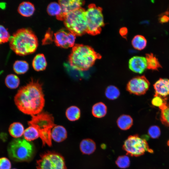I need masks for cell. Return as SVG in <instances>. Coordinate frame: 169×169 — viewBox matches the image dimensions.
I'll use <instances>...</instances> for the list:
<instances>
[{"label": "cell", "mask_w": 169, "mask_h": 169, "mask_svg": "<svg viewBox=\"0 0 169 169\" xmlns=\"http://www.w3.org/2000/svg\"><path fill=\"white\" fill-rule=\"evenodd\" d=\"M18 109L23 113L31 116L42 112L45 100L42 85L38 81L32 80L21 87L14 97Z\"/></svg>", "instance_id": "cell-1"}, {"label": "cell", "mask_w": 169, "mask_h": 169, "mask_svg": "<svg viewBox=\"0 0 169 169\" xmlns=\"http://www.w3.org/2000/svg\"><path fill=\"white\" fill-rule=\"evenodd\" d=\"M100 55L90 46L76 44L73 47L69 56V63L73 69L86 70L91 67Z\"/></svg>", "instance_id": "cell-2"}, {"label": "cell", "mask_w": 169, "mask_h": 169, "mask_svg": "<svg viewBox=\"0 0 169 169\" xmlns=\"http://www.w3.org/2000/svg\"><path fill=\"white\" fill-rule=\"evenodd\" d=\"M9 40L11 49L21 56L34 53L38 45L36 36L28 28H23L17 30L10 37Z\"/></svg>", "instance_id": "cell-3"}, {"label": "cell", "mask_w": 169, "mask_h": 169, "mask_svg": "<svg viewBox=\"0 0 169 169\" xmlns=\"http://www.w3.org/2000/svg\"><path fill=\"white\" fill-rule=\"evenodd\" d=\"M8 156L15 162H29L35 155V149L33 144L24 139L15 138L8 144L7 147Z\"/></svg>", "instance_id": "cell-4"}, {"label": "cell", "mask_w": 169, "mask_h": 169, "mask_svg": "<svg viewBox=\"0 0 169 169\" xmlns=\"http://www.w3.org/2000/svg\"><path fill=\"white\" fill-rule=\"evenodd\" d=\"M31 117V120L28 122V125L34 127L38 130L43 146L47 145L49 146H51V130L56 125L53 116L48 113L41 112Z\"/></svg>", "instance_id": "cell-5"}, {"label": "cell", "mask_w": 169, "mask_h": 169, "mask_svg": "<svg viewBox=\"0 0 169 169\" xmlns=\"http://www.w3.org/2000/svg\"><path fill=\"white\" fill-rule=\"evenodd\" d=\"M85 10L81 8L65 14L63 20L65 26L69 31L76 36L87 33Z\"/></svg>", "instance_id": "cell-6"}, {"label": "cell", "mask_w": 169, "mask_h": 169, "mask_svg": "<svg viewBox=\"0 0 169 169\" xmlns=\"http://www.w3.org/2000/svg\"><path fill=\"white\" fill-rule=\"evenodd\" d=\"M85 18L87 33L91 35L100 33L104 25L101 8L94 4L89 5L85 10Z\"/></svg>", "instance_id": "cell-7"}, {"label": "cell", "mask_w": 169, "mask_h": 169, "mask_svg": "<svg viewBox=\"0 0 169 169\" xmlns=\"http://www.w3.org/2000/svg\"><path fill=\"white\" fill-rule=\"evenodd\" d=\"M123 148L127 154L131 156H138L146 152H153L146 140L136 135L129 136L124 141Z\"/></svg>", "instance_id": "cell-8"}, {"label": "cell", "mask_w": 169, "mask_h": 169, "mask_svg": "<svg viewBox=\"0 0 169 169\" xmlns=\"http://www.w3.org/2000/svg\"><path fill=\"white\" fill-rule=\"evenodd\" d=\"M37 169H67L64 157L59 153L48 151L37 161Z\"/></svg>", "instance_id": "cell-9"}, {"label": "cell", "mask_w": 169, "mask_h": 169, "mask_svg": "<svg viewBox=\"0 0 169 169\" xmlns=\"http://www.w3.org/2000/svg\"><path fill=\"white\" fill-rule=\"evenodd\" d=\"M150 83L144 75L131 79L127 85V90L131 93L137 95L144 94L148 90Z\"/></svg>", "instance_id": "cell-10"}, {"label": "cell", "mask_w": 169, "mask_h": 169, "mask_svg": "<svg viewBox=\"0 0 169 169\" xmlns=\"http://www.w3.org/2000/svg\"><path fill=\"white\" fill-rule=\"evenodd\" d=\"M76 35L68 29H62L54 34V41L60 47L67 48L74 45Z\"/></svg>", "instance_id": "cell-11"}, {"label": "cell", "mask_w": 169, "mask_h": 169, "mask_svg": "<svg viewBox=\"0 0 169 169\" xmlns=\"http://www.w3.org/2000/svg\"><path fill=\"white\" fill-rule=\"evenodd\" d=\"M58 2L62 8V14L57 18L62 21L65 14L82 8L84 3V1L80 0H61Z\"/></svg>", "instance_id": "cell-12"}, {"label": "cell", "mask_w": 169, "mask_h": 169, "mask_svg": "<svg viewBox=\"0 0 169 169\" xmlns=\"http://www.w3.org/2000/svg\"><path fill=\"white\" fill-rule=\"evenodd\" d=\"M129 67L133 72L141 74L147 69V62L145 57L135 56L130 59Z\"/></svg>", "instance_id": "cell-13"}, {"label": "cell", "mask_w": 169, "mask_h": 169, "mask_svg": "<svg viewBox=\"0 0 169 169\" xmlns=\"http://www.w3.org/2000/svg\"><path fill=\"white\" fill-rule=\"evenodd\" d=\"M153 86L155 90L154 95L162 98L169 95V79L160 78L155 83Z\"/></svg>", "instance_id": "cell-14"}, {"label": "cell", "mask_w": 169, "mask_h": 169, "mask_svg": "<svg viewBox=\"0 0 169 169\" xmlns=\"http://www.w3.org/2000/svg\"><path fill=\"white\" fill-rule=\"evenodd\" d=\"M67 133L65 128L60 125H55L51 132V138L57 142H60L67 138Z\"/></svg>", "instance_id": "cell-15"}, {"label": "cell", "mask_w": 169, "mask_h": 169, "mask_svg": "<svg viewBox=\"0 0 169 169\" xmlns=\"http://www.w3.org/2000/svg\"><path fill=\"white\" fill-rule=\"evenodd\" d=\"M80 151L84 154L90 155L94 152L96 148L95 142L90 139L82 140L79 145Z\"/></svg>", "instance_id": "cell-16"}, {"label": "cell", "mask_w": 169, "mask_h": 169, "mask_svg": "<svg viewBox=\"0 0 169 169\" xmlns=\"http://www.w3.org/2000/svg\"><path fill=\"white\" fill-rule=\"evenodd\" d=\"M35 10L34 5L31 3L24 2L19 5L18 11L21 15L25 17H29L32 16Z\"/></svg>", "instance_id": "cell-17"}, {"label": "cell", "mask_w": 169, "mask_h": 169, "mask_svg": "<svg viewBox=\"0 0 169 169\" xmlns=\"http://www.w3.org/2000/svg\"><path fill=\"white\" fill-rule=\"evenodd\" d=\"M23 125L19 122H14L11 124L8 128L10 135L15 138L20 137L24 131Z\"/></svg>", "instance_id": "cell-18"}, {"label": "cell", "mask_w": 169, "mask_h": 169, "mask_svg": "<svg viewBox=\"0 0 169 169\" xmlns=\"http://www.w3.org/2000/svg\"><path fill=\"white\" fill-rule=\"evenodd\" d=\"M47 65V63L44 55L38 54L34 57L32 62L33 69L37 71L45 70Z\"/></svg>", "instance_id": "cell-19"}, {"label": "cell", "mask_w": 169, "mask_h": 169, "mask_svg": "<svg viewBox=\"0 0 169 169\" xmlns=\"http://www.w3.org/2000/svg\"><path fill=\"white\" fill-rule=\"evenodd\" d=\"M133 123V119L131 117L126 115H123L120 116L117 121L118 127L123 130H126L130 129L132 126Z\"/></svg>", "instance_id": "cell-20"}, {"label": "cell", "mask_w": 169, "mask_h": 169, "mask_svg": "<svg viewBox=\"0 0 169 169\" xmlns=\"http://www.w3.org/2000/svg\"><path fill=\"white\" fill-rule=\"evenodd\" d=\"M145 57L147 69L158 70L159 68H162L158 59L152 53L146 54Z\"/></svg>", "instance_id": "cell-21"}, {"label": "cell", "mask_w": 169, "mask_h": 169, "mask_svg": "<svg viewBox=\"0 0 169 169\" xmlns=\"http://www.w3.org/2000/svg\"><path fill=\"white\" fill-rule=\"evenodd\" d=\"M107 108L103 102H99L94 104L92 107V113L95 117L100 118L104 116L106 114Z\"/></svg>", "instance_id": "cell-22"}, {"label": "cell", "mask_w": 169, "mask_h": 169, "mask_svg": "<svg viewBox=\"0 0 169 169\" xmlns=\"http://www.w3.org/2000/svg\"><path fill=\"white\" fill-rule=\"evenodd\" d=\"M159 108L161 110L160 119L162 123L169 127V103L165 100Z\"/></svg>", "instance_id": "cell-23"}, {"label": "cell", "mask_w": 169, "mask_h": 169, "mask_svg": "<svg viewBox=\"0 0 169 169\" xmlns=\"http://www.w3.org/2000/svg\"><path fill=\"white\" fill-rule=\"evenodd\" d=\"M147 40L143 36L137 35L134 36L131 41V44L133 47L138 50L144 49L147 45Z\"/></svg>", "instance_id": "cell-24"}, {"label": "cell", "mask_w": 169, "mask_h": 169, "mask_svg": "<svg viewBox=\"0 0 169 169\" xmlns=\"http://www.w3.org/2000/svg\"><path fill=\"white\" fill-rule=\"evenodd\" d=\"M65 115L69 120L72 121L77 120L80 117V110L76 106H70L67 109Z\"/></svg>", "instance_id": "cell-25"}, {"label": "cell", "mask_w": 169, "mask_h": 169, "mask_svg": "<svg viewBox=\"0 0 169 169\" xmlns=\"http://www.w3.org/2000/svg\"><path fill=\"white\" fill-rule=\"evenodd\" d=\"M23 135L25 140L31 142L39 137L38 131L32 126H29L25 130Z\"/></svg>", "instance_id": "cell-26"}, {"label": "cell", "mask_w": 169, "mask_h": 169, "mask_svg": "<svg viewBox=\"0 0 169 169\" xmlns=\"http://www.w3.org/2000/svg\"><path fill=\"white\" fill-rule=\"evenodd\" d=\"M5 84L7 87L13 89L19 86L20 81L18 77L16 75L10 74L7 75L5 79Z\"/></svg>", "instance_id": "cell-27"}, {"label": "cell", "mask_w": 169, "mask_h": 169, "mask_svg": "<svg viewBox=\"0 0 169 169\" xmlns=\"http://www.w3.org/2000/svg\"><path fill=\"white\" fill-rule=\"evenodd\" d=\"M14 71L17 74H21L26 73L29 69L28 63L24 60H17L13 65Z\"/></svg>", "instance_id": "cell-28"}, {"label": "cell", "mask_w": 169, "mask_h": 169, "mask_svg": "<svg viewBox=\"0 0 169 169\" xmlns=\"http://www.w3.org/2000/svg\"><path fill=\"white\" fill-rule=\"evenodd\" d=\"M48 13L52 16H55L56 18L62 14V9L60 4L56 2L50 3L47 9Z\"/></svg>", "instance_id": "cell-29"}, {"label": "cell", "mask_w": 169, "mask_h": 169, "mask_svg": "<svg viewBox=\"0 0 169 169\" xmlns=\"http://www.w3.org/2000/svg\"><path fill=\"white\" fill-rule=\"evenodd\" d=\"M106 97L110 100H114L118 98L120 95L118 89L115 86L110 85L106 89L105 92Z\"/></svg>", "instance_id": "cell-30"}, {"label": "cell", "mask_w": 169, "mask_h": 169, "mask_svg": "<svg viewBox=\"0 0 169 169\" xmlns=\"http://www.w3.org/2000/svg\"><path fill=\"white\" fill-rule=\"evenodd\" d=\"M115 163L119 167L123 169L126 168L128 167L130 165V160L127 156H121L118 157Z\"/></svg>", "instance_id": "cell-31"}, {"label": "cell", "mask_w": 169, "mask_h": 169, "mask_svg": "<svg viewBox=\"0 0 169 169\" xmlns=\"http://www.w3.org/2000/svg\"><path fill=\"white\" fill-rule=\"evenodd\" d=\"M10 36L7 30L3 25H0V42L1 44L8 42Z\"/></svg>", "instance_id": "cell-32"}, {"label": "cell", "mask_w": 169, "mask_h": 169, "mask_svg": "<svg viewBox=\"0 0 169 169\" xmlns=\"http://www.w3.org/2000/svg\"><path fill=\"white\" fill-rule=\"evenodd\" d=\"M148 134L152 138H158L161 134L160 129L159 127L156 125L151 126L148 129Z\"/></svg>", "instance_id": "cell-33"}, {"label": "cell", "mask_w": 169, "mask_h": 169, "mask_svg": "<svg viewBox=\"0 0 169 169\" xmlns=\"http://www.w3.org/2000/svg\"><path fill=\"white\" fill-rule=\"evenodd\" d=\"M12 165L8 159L5 157L0 158V169H11Z\"/></svg>", "instance_id": "cell-34"}, {"label": "cell", "mask_w": 169, "mask_h": 169, "mask_svg": "<svg viewBox=\"0 0 169 169\" xmlns=\"http://www.w3.org/2000/svg\"><path fill=\"white\" fill-rule=\"evenodd\" d=\"M166 100L159 96L154 95L151 100L152 104L155 106L160 107L164 103Z\"/></svg>", "instance_id": "cell-35"}, {"label": "cell", "mask_w": 169, "mask_h": 169, "mask_svg": "<svg viewBox=\"0 0 169 169\" xmlns=\"http://www.w3.org/2000/svg\"><path fill=\"white\" fill-rule=\"evenodd\" d=\"M158 20L161 23L168 22L169 21V11H167L160 15Z\"/></svg>", "instance_id": "cell-36"}, {"label": "cell", "mask_w": 169, "mask_h": 169, "mask_svg": "<svg viewBox=\"0 0 169 169\" xmlns=\"http://www.w3.org/2000/svg\"><path fill=\"white\" fill-rule=\"evenodd\" d=\"M120 34L122 36H125L127 33V29L125 27L121 28L119 31Z\"/></svg>", "instance_id": "cell-37"}, {"label": "cell", "mask_w": 169, "mask_h": 169, "mask_svg": "<svg viewBox=\"0 0 169 169\" xmlns=\"http://www.w3.org/2000/svg\"><path fill=\"white\" fill-rule=\"evenodd\" d=\"M168 143L169 144H168V145H169V141H168Z\"/></svg>", "instance_id": "cell-38"}, {"label": "cell", "mask_w": 169, "mask_h": 169, "mask_svg": "<svg viewBox=\"0 0 169 169\" xmlns=\"http://www.w3.org/2000/svg\"><path fill=\"white\" fill-rule=\"evenodd\" d=\"M17 169L14 168H13V169Z\"/></svg>", "instance_id": "cell-39"}, {"label": "cell", "mask_w": 169, "mask_h": 169, "mask_svg": "<svg viewBox=\"0 0 169 169\" xmlns=\"http://www.w3.org/2000/svg\"><path fill=\"white\" fill-rule=\"evenodd\" d=\"M0 44H1V42H0Z\"/></svg>", "instance_id": "cell-40"}]
</instances>
